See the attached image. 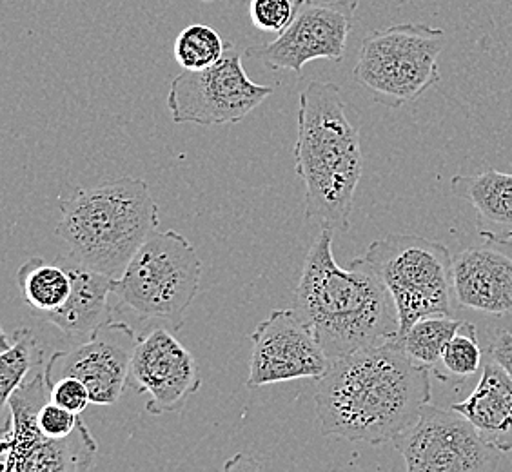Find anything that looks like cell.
I'll return each mask as SVG.
<instances>
[{
    "instance_id": "1",
    "label": "cell",
    "mask_w": 512,
    "mask_h": 472,
    "mask_svg": "<svg viewBox=\"0 0 512 472\" xmlns=\"http://www.w3.org/2000/svg\"><path fill=\"white\" fill-rule=\"evenodd\" d=\"M431 396V369L396 338L331 364L318 380L316 422L327 438L384 445L416 422Z\"/></svg>"
},
{
    "instance_id": "2",
    "label": "cell",
    "mask_w": 512,
    "mask_h": 472,
    "mask_svg": "<svg viewBox=\"0 0 512 472\" xmlns=\"http://www.w3.org/2000/svg\"><path fill=\"white\" fill-rule=\"evenodd\" d=\"M333 238V229L320 227L295 289V311L311 327L331 364L400 335L396 305L382 278L364 255L347 269L338 266Z\"/></svg>"
},
{
    "instance_id": "3",
    "label": "cell",
    "mask_w": 512,
    "mask_h": 472,
    "mask_svg": "<svg viewBox=\"0 0 512 472\" xmlns=\"http://www.w3.org/2000/svg\"><path fill=\"white\" fill-rule=\"evenodd\" d=\"M364 153L335 82L313 80L300 93L295 171L304 184L309 224L349 231Z\"/></svg>"
},
{
    "instance_id": "4",
    "label": "cell",
    "mask_w": 512,
    "mask_h": 472,
    "mask_svg": "<svg viewBox=\"0 0 512 472\" xmlns=\"http://www.w3.org/2000/svg\"><path fill=\"white\" fill-rule=\"evenodd\" d=\"M59 209L55 233L68 247L66 255L113 278L160 226L157 202L142 178L75 187L59 198Z\"/></svg>"
},
{
    "instance_id": "5",
    "label": "cell",
    "mask_w": 512,
    "mask_h": 472,
    "mask_svg": "<svg viewBox=\"0 0 512 472\" xmlns=\"http://www.w3.org/2000/svg\"><path fill=\"white\" fill-rule=\"evenodd\" d=\"M444 48L440 28L420 22L387 26L365 37L353 79L378 104L400 109L438 84V59Z\"/></svg>"
},
{
    "instance_id": "6",
    "label": "cell",
    "mask_w": 512,
    "mask_h": 472,
    "mask_svg": "<svg viewBox=\"0 0 512 472\" xmlns=\"http://www.w3.org/2000/svg\"><path fill=\"white\" fill-rule=\"evenodd\" d=\"M202 278V262L178 231H155L115 282L113 296L148 320H166L180 329Z\"/></svg>"
},
{
    "instance_id": "7",
    "label": "cell",
    "mask_w": 512,
    "mask_h": 472,
    "mask_svg": "<svg viewBox=\"0 0 512 472\" xmlns=\"http://www.w3.org/2000/svg\"><path fill=\"white\" fill-rule=\"evenodd\" d=\"M365 260L393 296L400 336L425 316L449 315L453 305V256L429 238L394 233L367 247Z\"/></svg>"
},
{
    "instance_id": "8",
    "label": "cell",
    "mask_w": 512,
    "mask_h": 472,
    "mask_svg": "<svg viewBox=\"0 0 512 472\" xmlns=\"http://www.w3.org/2000/svg\"><path fill=\"white\" fill-rule=\"evenodd\" d=\"M50 400V385L44 371L26 380L11 394L10 420L2 434L0 456L4 472H80L95 463L99 445L89 433L86 423H80L75 433L51 440L37 429L40 407Z\"/></svg>"
},
{
    "instance_id": "9",
    "label": "cell",
    "mask_w": 512,
    "mask_h": 472,
    "mask_svg": "<svg viewBox=\"0 0 512 472\" xmlns=\"http://www.w3.org/2000/svg\"><path fill=\"white\" fill-rule=\"evenodd\" d=\"M273 93V86L256 84L247 77L242 55L233 44L215 66L202 71L184 69L171 80L169 115L175 124H238Z\"/></svg>"
},
{
    "instance_id": "10",
    "label": "cell",
    "mask_w": 512,
    "mask_h": 472,
    "mask_svg": "<svg viewBox=\"0 0 512 472\" xmlns=\"http://www.w3.org/2000/svg\"><path fill=\"white\" fill-rule=\"evenodd\" d=\"M391 443L409 472H487L498 465V451L483 442L473 423L453 407L447 411L431 402Z\"/></svg>"
},
{
    "instance_id": "11",
    "label": "cell",
    "mask_w": 512,
    "mask_h": 472,
    "mask_svg": "<svg viewBox=\"0 0 512 472\" xmlns=\"http://www.w3.org/2000/svg\"><path fill=\"white\" fill-rule=\"evenodd\" d=\"M360 0H295V15L275 40L247 48L249 59L275 71H302L313 60L340 62Z\"/></svg>"
},
{
    "instance_id": "12",
    "label": "cell",
    "mask_w": 512,
    "mask_h": 472,
    "mask_svg": "<svg viewBox=\"0 0 512 472\" xmlns=\"http://www.w3.org/2000/svg\"><path fill=\"white\" fill-rule=\"evenodd\" d=\"M249 389L293 380H322L331 360L311 327L293 309H275L251 333Z\"/></svg>"
},
{
    "instance_id": "13",
    "label": "cell",
    "mask_w": 512,
    "mask_h": 472,
    "mask_svg": "<svg viewBox=\"0 0 512 472\" xmlns=\"http://www.w3.org/2000/svg\"><path fill=\"white\" fill-rule=\"evenodd\" d=\"M137 393L148 394L144 413H178L202 385L197 360L186 345L164 327L140 336L129 365V380Z\"/></svg>"
},
{
    "instance_id": "14",
    "label": "cell",
    "mask_w": 512,
    "mask_h": 472,
    "mask_svg": "<svg viewBox=\"0 0 512 472\" xmlns=\"http://www.w3.org/2000/svg\"><path fill=\"white\" fill-rule=\"evenodd\" d=\"M137 338L128 324L111 322L86 342L68 351H57L44 365L48 385L64 376L84 382L91 394V404H117L128 387L129 365Z\"/></svg>"
},
{
    "instance_id": "15",
    "label": "cell",
    "mask_w": 512,
    "mask_h": 472,
    "mask_svg": "<svg viewBox=\"0 0 512 472\" xmlns=\"http://www.w3.org/2000/svg\"><path fill=\"white\" fill-rule=\"evenodd\" d=\"M454 300L493 316L512 315V255L494 244L463 249L453 258Z\"/></svg>"
},
{
    "instance_id": "16",
    "label": "cell",
    "mask_w": 512,
    "mask_h": 472,
    "mask_svg": "<svg viewBox=\"0 0 512 472\" xmlns=\"http://www.w3.org/2000/svg\"><path fill=\"white\" fill-rule=\"evenodd\" d=\"M59 260L71 275V295L66 304L42 320L55 325L64 335L89 338L115 322V307L109 296L115 293L117 278L84 266L69 255L60 256Z\"/></svg>"
},
{
    "instance_id": "17",
    "label": "cell",
    "mask_w": 512,
    "mask_h": 472,
    "mask_svg": "<svg viewBox=\"0 0 512 472\" xmlns=\"http://www.w3.org/2000/svg\"><path fill=\"white\" fill-rule=\"evenodd\" d=\"M483 442L498 453L512 451V378L493 358L483 365L482 378L463 402L453 405Z\"/></svg>"
},
{
    "instance_id": "18",
    "label": "cell",
    "mask_w": 512,
    "mask_h": 472,
    "mask_svg": "<svg viewBox=\"0 0 512 472\" xmlns=\"http://www.w3.org/2000/svg\"><path fill=\"white\" fill-rule=\"evenodd\" d=\"M451 191L473 207L482 238L500 246L512 244L511 173L483 169L473 175H456L451 180Z\"/></svg>"
},
{
    "instance_id": "19",
    "label": "cell",
    "mask_w": 512,
    "mask_h": 472,
    "mask_svg": "<svg viewBox=\"0 0 512 472\" xmlns=\"http://www.w3.org/2000/svg\"><path fill=\"white\" fill-rule=\"evenodd\" d=\"M17 284L24 302L39 318L55 313L71 295V275L66 266L60 260L50 264L42 256H33L20 266Z\"/></svg>"
},
{
    "instance_id": "20",
    "label": "cell",
    "mask_w": 512,
    "mask_h": 472,
    "mask_svg": "<svg viewBox=\"0 0 512 472\" xmlns=\"http://www.w3.org/2000/svg\"><path fill=\"white\" fill-rule=\"evenodd\" d=\"M462 324V320L449 315L425 316L411 325L398 342L411 360L433 371L436 364L442 362L445 347Z\"/></svg>"
},
{
    "instance_id": "21",
    "label": "cell",
    "mask_w": 512,
    "mask_h": 472,
    "mask_svg": "<svg viewBox=\"0 0 512 472\" xmlns=\"http://www.w3.org/2000/svg\"><path fill=\"white\" fill-rule=\"evenodd\" d=\"M0 344V402L6 407L11 394L26 382L40 349L30 327H20L11 336L2 331Z\"/></svg>"
},
{
    "instance_id": "22",
    "label": "cell",
    "mask_w": 512,
    "mask_h": 472,
    "mask_svg": "<svg viewBox=\"0 0 512 472\" xmlns=\"http://www.w3.org/2000/svg\"><path fill=\"white\" fill-rule=\"evenodd\" d=\"M231 46L233 42L222 39L206 24H191L175 40V60L182 69L202 71L222 60Z\"/></svg>"
},
{
    "instance_id": "23",
    "label": "cell",
    "mask_w": 512,
    "mask_h": 472,
    "mask_svg": "<svg viewBox=\"0 0 512 472\" xmlns=\"http://www.w3.org/2000/svg\"><path fill=\"white\" fill-rule=\"evenodd\" d=\"M483 353L476 325L463 322L445 347L442 365L456 380H467L482 369Z\"/></svg>"
},
{
    "instance_id": "24",
    "label": "cell",
    "mask_w": 512,
    "mask_h": 472,
    "mask_svg": "<svg viewBox=\"0 0 512 472\" xmlns=\"http://www.w3.org/2000/svg\"><path fill=\"white\" fill-rule=\"evenodd\" d=\"M295 15V0H251L249 17L256 30L282 33Z\"/></svg>"
},
{
    "instance_id": "25",
    "label": "cell",
    "mask_w": 512,
    "mask_h": 472,
    "mask_svg": "<svg viewBox=\"0 0 512 472\" xmlns=\"http://www.w3.org/2000/svg\"><path fill=\"white\" fill-rule=\"evenodd\" d=\"M82 423L80 414L71 413L68 409L60 407L59 404L48 400L46 404L40 407L37 414V429L40 434L51 440H62L75 433Z\"/></svg>"
},
{
    "instance_id": "26",
    "label": "cell",
    "mask_w": 512,
    "mask_h": 472,
    "mask_svg": "<svg viewBox=\"0 0 512 472\" xmlns=\"http://www.w3.org/2000/svg\"><path fill=\"white\" fill-rule=\"evenodd\" d=\"M51 402L68 409L71 413H84L91 404V394L84 382L73 376H64L50 385Z\"/></svg>"
},
{
    "instance_id": "27",
    "label": "cell",
    "mask_w": 512,
    "mask_h": 472,
    "mask_svg": "<svg viewBox=\"0 0 512 472\" xmlns=\"http://www.w3.org/2000/svg\"><path fill=\"white\" fill-rule=\"evenodd\" d=\"M489 354H491L493 360L502 365L503 369L512 378V333L500 331L494 338L493 344H491Z\"/></svg>"
},
{
    "instance_id": "28",
    "label": "cell",
    "mask_w": 512,
    "mask_h": 472,
    "mask_svg": "<svg viewBox=\"0 0 512 472\" xmlns=\"http://www.w3.org/2000/svg\"><path fill=\"white\" fill-rule=\"evenodd\" d=\"M204 2H215V0H204Z\"/></svg>"
}]
</instances>
